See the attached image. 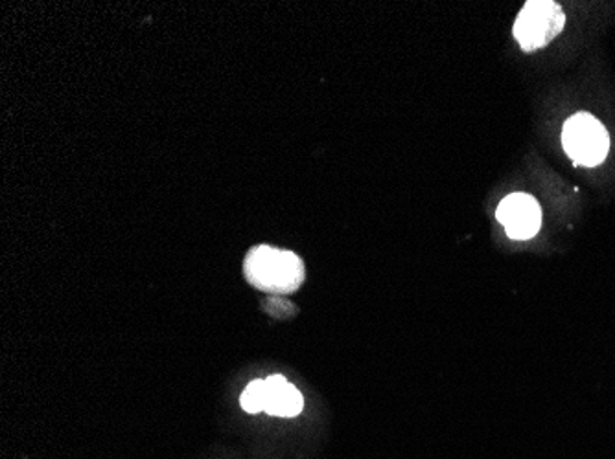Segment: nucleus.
<instances>
[{
    "instance_id": "1",
    "label": "nucleus",
    "mask_w": 615,
    "mask_h": 459,
    "mask_svg": "<svg viewBox=\"0 0 615 459\" xmlns=\"http://www.w3.org/2000/svg\"><path fill=\"white\" fill-rule=\"evenodd\" d=\"M305 263L294 252L257 246L246 259V278L262 291L289 294L305 281Z\"/></svg>"
},
{
    "instance_id": "2",
    "label": "nucleus",
    "mask_w": 615,
    "mask_h": 459,
    "mask_svg": "<svg viewBox=\"0 0 615 459\" xmlns=\"http://www.w3.org/2000/svg\"><path fill=\"white\" fill-rule=\"evenodd\" d=\"M564 26L566 15L558 2L553 0H529L516 19L512 35L523 52H536L557 39Z\"/></svg>"
},
{
    "instance_id": "3",
    "label": "nucleus",
    "mask_w": 615,
    "mask_h": 459,
    "mask_svg": "<svg viewBox=\"0 0 615 459\" xmlns=\"http://www.w3.org/2000/svg\"><path fill=\"white\" fill-rule=\"evenodd\" d=\"M563 146L577 166L595 168L608 155L610 136L598 118L577 112L564 123Z\"/></svg>"
},
{
    "instance_id": "4",
    "label": "nucleus",
    "mask_w": 615,
    "mask_h": 459,
    "mask_svg": "<svg viewBox=\"0 0 615 459\" xmlns=\"http://www.w3.org/2000/svg\"><path fill=\"white\" fill-rule=\"evenodd\" d=\"M496 216L507 235L515 241H528L542 228V208L539 201L528 193H512L505 197L499 203Z\"/></svg>"
},
{
    "instance_id": "5",
    "label": "nucleus",
    "mask_w": 615,
    "mask_h": 459,
    "mask_svg": "<svg viewBox=\"0 0 615 459\" xmlns=\"http://www.w3.org/2000/svg\"><path fill=\"white\" fill-rule=\"evenodd\" d=\"M305 397L294 384L287 383L282 375L265 378L264 412L276 418H295L303 412Z\"/></svg>"
},
{
    "instance_id": "6",
    "label": "nucleus",
    "mask_w": 615,
    "mask_h": 459,
    "mask_svg": "<svg viewBox=\"0 0 615 459\" xmlns=\"http://www.w3.org/2000/svg\"><path fill=\"white\" fill-rule=\"evenodd\" d=\"M240 404L249 413L264 412L265 381H252L241 394Z\"/></svg>"
}]
</instances>
